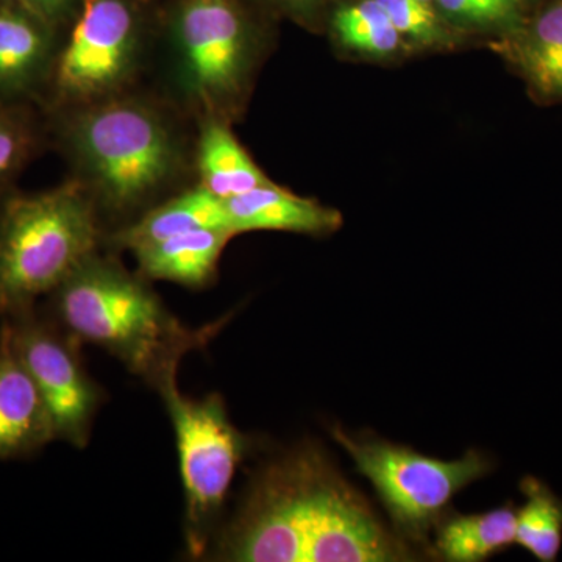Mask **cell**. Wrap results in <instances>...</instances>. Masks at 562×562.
Instances as JSON below:
<instances>
[{
  "label": "cell",
  "mask_w": 562,
  "mask_h": 562,
  "mask_svg": "<svg viewBox=\"0 0 562 562\" xmlns=\"http://www.w3.org/2000/svg\"><path fill=\"white\" fill-rule=\"evenodd\" d=\"M32 136L24 124L0 111V183L9 180L31 154Z\"/></svg>",
  "instance_id": "7402d4cb"
},
{
  "label": "cell",
  "mask_w": 562,
  "mask_h": 562,
  "mask_svg": "<svg viewBox=\"0 0 562 562\" xmlns=\"http://www.w3.org/2000/svg\"><path fill=\"white\" fill-rule=\"evenodd\" d=\"M101 214L80 181L11 199L0 214V313L52 294L101 244Z\"/></svg>",
  "instance_id": "3957f363"
},
{
  "label": "cell",
  "mask_w": 562,
  "mask_h": 562,
  "mask_svg": "<svg viewBox=\"0 0 562 562\" xmlns=\"http://www.w3.org/2000/svg\"><path fill=\"white\" fill-rule=\"evenodd\" d=\"M272 7L295 18H310L324 5L327 0H266Z\"/></svg>",
  "instance_id": "cb8c5ba5"
},
{
  "label": "cell",
  "mask_w": 562,
  "mask_h": 562,
  "mask_svg": "<svg viewBox=\"0 0 562 562\" xmlns=\"http://www.w3.org/2000/svg\"><path fill=\"white\" fill-rule=\"evenodd\" d=\"M443 20L458 24L495 29L505 35L527 16L516 0H435Z\"/></svg>",
  "instance_id": "44dd1931"
},
{
  "label": "cell",
  "mask_w": 562,
  "mask_h": 562,
  "mask_svg": "<svg viewBox=\"0 0 562 562\" xmlns=\"http://www.w3.org/2000/svg\"><path fill=\"white\" fill-rule=\"evenodd\" d=\"M66 140L99 214L127 224L183 171V143L171 120L140 99L117 94L81 105Z\"/></svg>",
  "instance_id": "7a4b0ae2"
},
{
  "label": "cell",
  "mask_w": 562,
  "mask_h": 562,
  "mask_svg": "<svg viewBox=\"0 0 562 562\" xmlns=\"http://www.w3.org/2000/svg\"><path fill=\"white\" fill-rule=\"evenodd\" d=\"M195 154L202 187L221 201L273 183L233 135L227 121L203 120Z\"/></svg>",
  "instance_id": "2e32d148"
},
{
  "label": "cell",
  "mask_w": 562,
  "mask_h": 562,
  "mask_svg": "<svg viewBox=\"0 0 562 562\" xmlns=\"http://www.w3.org/2000/svg\"><path fill=\"white\" fill-rule=\"evenodd\" d=\"M516 2L519 3L527 13H530L536 7L541 5L543 0H516Z\"/></svg>",
  "instance_id": "d4e9b609"
},
{
  "label": "cell",
  "mask_w": 562,
  "mask_h": 562,
  "mask_svg": "<svg viewBox=\"0 0 562 562\" xmlns=\"http://www.w3.org/2000/svg\"><path fill=\"white\" fill-rule=\"evenodd\" d=\"M7 3H14L29 13L35 14L41 21L49 24L50 27L68 21L72 14L79 13L83 0H3Z\"/></svg>",
  "instance_id": "603a6c76"
},
{
  "label": "cell",
  "mask_w": 562,
  "mask_h": 562,
  "mask_svg": "<svg viewBox=\"0 0 562 562\" xmlns=\"http://www.w3.org/2000/svg\"><path fill=\"white\" fill-rule=\"evenodd\" d=\"M143 38L135 0H83L57 65L63 98L87 105L120 94L138 66Z\"/></svg>",
  "instance_id": "52a82bcc"
},
{
  "label": "cell",
  "mask_w": 562,
  "mask_h": 562,
  "mask_svg": "<svg viewBox=\"0 0 562 562\" xmlns=\"http://www.w3.org/2000/svg\"><path fill=\"white\" fill-rule=\"evenodd\" d=\"M424 2L432 3L435 0H424Z\"/></svg>",
  "instance_id": "484cf974"
},
{
  "label": "cell",
  "mask_w": 562,
  "mask_h": 562,
  "mask_svg": "<svg viewBox=\"0 0 562 562\" xmlns=\"http://www.w3.org/2000/svg\"><path fill=\"white\" fill-rule=\"evenodd\" d=\"M173 80L203 120L227 121L246 91L254 38L238 0H179L169 18Z\"/></svg>",
  "instance_id": "277c9868"
},
{
  "label": "cell",
  "mask_w": 562,
  "mask_h": 562,
  "mask_svg": "<svg viewBox=\"0 0 562 562\" xmlns=\"http://www.w3.org/2000/svg\"><path fill=\"white\" fill-rule=\"evenodd\" d=\"M495 50L527 83L536 102L562 103V0H543Z\"/></svg>",
  "instance_id": "30bf717a"
},
{
  "label": "cell",
  "mask_w": 562,
  "mask_h": 562,
  "mask_svg": "<svg viewBox=\"0 0 562 562\" xmlns=\"http://www.w3.org/2000/svg\"><path fill=\"white\" fill-rule=\"evenodd\" d=\"M522 508L516 509V543L536 560L553 562L562 546V502L541 480L525 476Z\"/></svg>",
  "instance_id": "ac0fdd59"
},
{
  "label": "cell",
  "mask_w": 562,
  "mask_h": 562,
  "mask_svg": "<svg viewBox=\"0 0 562 562\" xmlns=\"http://www.w3.org/2000/svg\"><path fill=\"white\" fill-rule=\"evenodd\" d=\"M228 228L235 235L246 232H291L328 235L342 224L339 211L301 198L276 183L255 188L224 201Z\"/></svg>",
  "instance_id": "7c38bea8"
},
{
  "label": "cell",
  "mask_w": 562,
  "mask_h": 562,
  "mask_svg": "<svg viewBox=\"0 0 562 562\" xmlns=\"http://www.w3.org/2000/svg\"><path fill=\"white\" fill-rule=\"evenodd\" d=\"M7 324L13 349L46 403L55 438L83 449L105 394L85 368L80 342L32 310L10 316Z\"/></svg>",
  "instance_id": "ba28073f"
},
{
  "label": "cell",
  "mask_w": 562,
  "mask_h": 562,
  "mask_svg": "<svg viewBox=\"0 0 562 562\" xmlns=\"http://www.w3.org/2000/svg\"><path fill=\"white\" fill-rule=\"evenodd\" d=\"M158 394L176 432L188 553L205 557L220 530L222 509L249 441L232 424L220 394L184 397L177 380L161 387Z\"/></svg>",
  "instance_id": "5b68a950"
},
{
  "label": "cell",
  "mask_w": 562,
  "mask_h": 562,
  "mask_svg": "<svg viewBox=\"0 0 562 562\" xmlns=\"http://www.w3.org/2000/svg\"><path fill=\"white\" fill-rule=\"evenodd\" d=\"M403 560H409L406 547L384 530L371 506L321 454L314 476L306 562Z\"/></svg>",
  "instance_id": "9c48e42d"
},
{
  "label": "cell",
  "mask_w": 562,
  "mask_h": 562,
  "mask_svg": "<svg viewBox=\"0 0 562 562\" xmlns=\"http://www.w3.org/2000/svg\"><path fill=\"white\" fill-rule=\"evenodd\" d=\"M54 424L38 387L0 328V460L27 457L55 441Z\"/></svg>",
  "instance_id": "8fae6325"
},
{
  "label": "cell",
  "mask_w": 562,
  "mask_h": 562,
  "mask_svg": "<svg viewBox=\"0 0 562 562\" xmlns=\"http://www.w3.org/2000/svg\"><path fill=\"white\" fill-rule=\"evenodd\" d=\"M52 52L49 24L14 3L0 7V94L35 87L49 68Z\"/></svg>",
  "instance_id": "9a60e30c"
},
{
  "label": "cell",
  "mask_w": 562,
  "mask_h": 562,
  "mask_svg": "<svg viewBox=\"0 0 562 562\" xmlns=\"http://www.w3.org/2000/svg\"><path fill=\"white\" fill-rule=\"evenodd\" d=\"M333 436L375 487L395 527L412 538L424 536L458 492L492 469L490 458L476 450L441 461L391 442L357 441L341 428Z\"/></svg>",
  "instance_id": "8992f818"
},
{
  "label": "cell",
  "mask_w": 562,
  "mask_h": 562,
  "mask_svg": "<svg viewBox=\"0 0 562 562\" xmlns=\"http://www.w3.org/2000/svg\"><path fill=\"white\" fill-rule=\"evenodd\" d=\"M235 233L228 228H199L133 250L139 276L203 288L214 280L224 251Z\"/></svg>",
  "instance_id": "4fadbf2b"
},
{
  "label": "cell",
  "mask_w": 562,
  "mask_h": 562,
  "mask_svg": "<svg viewBox=\"0 0 562 562\" xmlns=\"http://www.w3.org/2000/svg\"><path fill=\"white\" fill-rule=\"evenodd\" d=\"M52 295L54 321L63 330L109 351L155 391L177 380L183 357L210 344L227 321L188 327L166 308L143 276L99 251Z\"/></svg>",
  "instance_id": "6da1fadb"
},
{
  "label": "cell",
  "mask_w": 562,
  "mask_h": 562,
  "mask_svg": "<svg viewBox=\"0 0 562 562\" xmlns=\"http://www.w3.org/2000/svg\"><path fill=\"white\" fill-rule=\"evenodd\" d=\"M517 512L512 506L447 520L439 531L438 552L452 562H480L516 543Z\"/></svg>",
  "instance_id": "e0dca14e"
},
{
  "label": "cell",
  "mask_w": 562,
  "mask_h": 562,
  "mask_svg": "<svg viewBox=\"0 0 562 562\" xmlns=\"http://www.w3.org/2000/svg\"><path fill=\"white\" fill-rule=\"evenodd\" d=\"M390 14L392 24L408 38L425 47L452 44L453 36L446 20L424 0H379Z\"/></svg>",
  "instance_id": "ffe728a7"
},
{
  "label": "cell",
  "mask_w": 562,
  "mask_h": 562,
  "mask_svg": "<svg viewBox=\"0 0 562 562\" xmlns=\"http://www.w3.org/2000/svg\"><path fill=\"white\" fill-rule=\"evenodd\" d=\"M331 29L342 46L362 54L386 57L402 46V35L379 0L339 7L333 14Z\"/></svg>",
  "instance_id": "d6986e66"
},
{
  "label": "cell",
  "mask_w": 562,
  "mask_h": 562,
  "mask_svg": "<svg viewBox=\"0 0 562 562\" xmlns=\"http://www.w3.org/2000/svg\"><path fill=\"white\" fill-rule=\"evenodd\" d=\"M199 228H228L224 201L201 183L144 211L114 233L110 241L133 251Z\"/></svg>",
  "instance_id": "5bb4252c"
}]
</instances>
